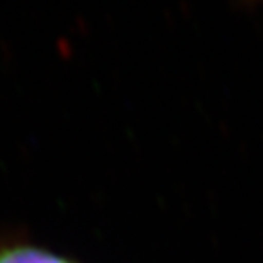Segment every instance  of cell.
Wrapping results in <instances>:
<instances>
[{"instance_id":"obj_1","label":"cell","mask_w":263,"mask_h":263,"mask_svg":"<svg viewBox=\"0 0 263 263\" xmlns=\"http://www.w3.org/2000/svg\"><path fill=\"white\" fill-rule=\"evenodd\" d=\"M0 263H71L49 251L32 246H12L0 250Z\"/></svg>"}]
</instances>
